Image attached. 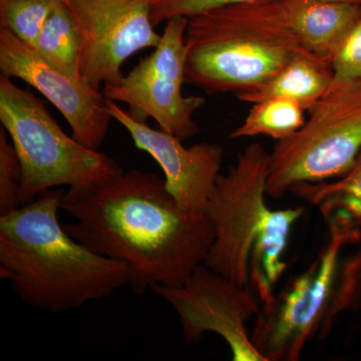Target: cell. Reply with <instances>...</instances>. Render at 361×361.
<instances>
[{"label":"cell","mask_w":361,"mask_h":361,"mask_svg":"<svg viewBox=\"0 0 361 361\" xmlns=\"http://www.w3.org/2000/svg\"><path fill=\"white\" fill-rule=\"evenodd\" d=\"M256 0H149L154 25H160L173 16L192 18L219 7L246 4Z\"/></svg>","instance_id":"obj_21"},{"label":"cell","mask_w":361,"mask_h":361,"mask_svg":"<svg viewBox=\"0 0 361 361\" xmlns=\"http://www.w3.org/2000/svg\"><path fill=\"white\" fill-rule=\"evenodd\" d=\"M61 210L75 221L63 226L73 238L128 265L137 295L157 285L184 283L215 240L208 215L180 207L154 173L123 170L71 187Z\"/></svg>","instance_id":"obj_1"},{"label":"cell","mask_w":361,"mask_h":361,"mask_svg":"<svg viewBox=\"0 0 361 361\" xmlns=\"http://www.w3.org/2000/svg\"><path fill=\"white\" fill-rule=\"evenodd\" d=\"M287 25L304 47L330 63L348 30L361 18V6L322 0H277Z\"/></svg>","instance_id":"obj_13"},{"label":"cell","mask_w":361,"mask_h":361,"mask_svg":"<svg viewBox=\"0 0 361 361\" xmlns=\"http://www.w3.org/2000/svg\"><path fill=\"white\" fill-rule=\"evenodd\" d=\"M6 130L0 129V216L6 215L20 206L21 167L13 142Z\"/></svg>","instance_id":"obj_19"},{"label":"cell","mask_w":361,"mask_h":361,"mask_svg":"<svg viewBox=\"0 0 361 361\" xmlns=\"http://www.w3.org/2000/svg\"><path fill=\"white\" fill-rule=\"evenodd\" d=\"M33 49L54 68L73 77L82 78V35L66 2L56 1Z\"/></svg>","instance_id":"obj_16"},{"label":"cell","mask_w":361,"mask_h":361,"mask_svg":"<svg viewBox=\"0 0 361 361\" xmlns=\"http://www.w3.org/2000/svg\"><path fill=\"white\" fill-rule=\"evenodd\" d=\"M295 134L270 153L266 193L280 199L301 183L345 174L361 149V78H334Z\"/></svg>","instance_id":"obj_7"},{"label":"cell","mask_w":361,"mask_h":361,"mask_svg":"<svg viewBox=\"0 0 361 361\" xmlns=\"http://www.w3.org/2000/svg\"><path fill=\"white\" fill-rule=\"evenodd\" d=\"M61 1L68 2V0H61Z\"/></svg>","instance_id":"obj_23"},{"label":"cell","mask_w":361,"mask_h":361,"mask_svg":"<svg viewBox=\"0 0 361 361\" xmlns=\"http://www.w3.org/2000/svg\"><path fill=\"white\" fill-rule=\"evenodd\" d=\"M334 80L329 61L316 54H299L262 85L235 96L239 101L250 104L274 97L292 99L308 111L326 92Z\"/></svg>","instance_id":"obj_14"},{"label":"cell","mask_w":361,"mask_h":361,"mask_svg":"<svg viewBox=\"0 0 361 361\" xmlns=\"http://www.w3.org/2000/svg\"><path fill=\"white\" fill-rule=\"evenodd\" d=\"M0 71L39 92L63 115L73 137L87 148L99 149L113 121L103 90L47 63L33 47L6 27H0Z\"/></svg>","instance_id":"obj_11"},{"label":"cell","mask_w":361,"mask_h":361,"mask_svg":"<svg viewBox=\"0 0 361 361\" xmlns=\"http://www.w3.org/2000/svg\"><path fill=\"white\" fill-rule=\"evenodd\" d=\"M252 104L244 122L230 135L231 139L266 135L282 141L295 134L306 122L304 114L307 111L292 99L274 97Z\"/></svg>","instance_id":"obj_17"},{"label":"cell","mask_w":361,"mask_h":361,"mask_svg":"<svg viewBox=\"0 0 361 361\" xmlns=\"http://www.w3.org/2000/svg\"><path fill=\"white\" fill-rule=\"evenodd\" d=\"M58 0H0V23L21 42L35 47Z\"/></svg>","instance_id":"obj_18"},{"label":"cell","mask_w":361,"mask_h":361,"mask_svg":"<svg viewBox=\"0 0 361 361\" xmlns=\"http://www.w3.org/2000/svg\"><path fill=\"white\" fill-rule=\"evenodd\" d=\"M152 290L174 308L187 343L212 332L227 342L233 360L266 361L247 331V322L261 310L257 296L248 287L202 263L182 285H157Z\"/></svg>","instance_id":"obj_9"},{"label":"cell","mask_w":361,"mask_h":361,"mask_svg":"<svg viewBox=\"0 0 361 361\" xmlns=\"http://www.w3.org/2000/svg\"><path fill=\"white\" fill-rule=\"evenodd\" d=\"M189 18L173 16L166 20L161 40L149 56L142 59L116 84L104 85L106 99L129 106L130 115L146 122L153 118L159 129L182 142L198 134L193 116L206 103L205 97H186V30Z\"/></svg>","instance_id":"obj_8"},{"label":"cell","mask_w":361,"mask_h":361,"mask_svg":"<svg viewBox=\"0 0 361 361\" xmlns=\"http://www.w3.org/2000/svg\"><path fill=\"white\" fill-rule=\"evenodd\" d=\"M65 192L47 190L0 216V277L28 305L51 312L78 310L130 280L128 265L97 255L61 225Z\"/></svg>","instance_id":"obj_2"},{"label":"cell","mask_w":361,"mask_h":361,"mask_svg":"<svg viewBox=\"0 0 361 361\" xmlns=\"http://www.w3.org/2000/svg\"><path fill=\"white\" fill-rule=\"evenodd\" d=\"M113 120L129 133L135 146L146 152L159 164L165 175L169 192L180 207L191 212H204L221 173L224 151L213 142L185 147L175 135L139 122L106 99Z\"/></svg>","instance_id":"obj_12"},{"label":"cell","mask_w":361,"mask_h":361,"mask_svg":"<svg viewBox=\"0 0 361 361\" xmlns=\"http://www.w3.org/2000/svg\"><path fill=\"white\" fill-rule=\"evenodd\" d=\"M0 122L20 163V206L47 190L80 186L123 171L111 157L66 135L40 99L4 75Z\"/></svg>","instance_id":"obj_6"},{"label":"cell","mask_w":361,"mask_h":361,"mask_svg":"<svg viewBox=\"0 0 361 361\" xmlns=\"http://www.w3.org/2000/svg\"><path fill=\"white\" fill-rule=\"evenodd\" d=\"M270 153L253 142L220 174L204 212L215 229L204 264L248 287L264 304L287 268L285 252L303 207L273 210L266 201Z\"/></svg>","instance_id":"obj_3"},{"label":"cell","mask_w":361,"mask_h":361,"mask_svg":"<svg viewBox=\"0 0 361 361\" xmlns=\"http://www.w3.org/2000/svg\"><path fill=\"white\" fill-rule=\"evenodd\" d=\"M290 192L317 207L329 230L360 231L361 226V149L345 174L334 180L301 183Z\"/></svg>","instance_id":"obj_15"},{"label":"cell","mask_w":361,"mask_h":361,"mask_svg":"<svg viewBox=\"0 0 361 361\" xmlns=\"http://www.w3.org/2000/svg\"><path fill=\"white\" fill-rule=\"evenodd\" d=\"M314 262L264 304L251 334L266 361H297L304 348L329 336L334 320L361 303V252L342 259L360 231L329 230Z\"/></svg>","instance_id":"obj_5"},{"label":"cell","mask_w":361,"mask_h":361,"mask_svg":"<svg viewBox=\"0 0 361 361\" xmlns=\"http://www.w3.org/2000/svg\"><path fill=\"white\" fill-rule=\"evenodd\" d=\"M82 35L80 75L94 89L116 84L122 66L137 51L155 49L149 0H68Z\"/></svg>","instance_id":"obj_10"},{"label":"cell","mask_w":361,"mask_h":361,"mask_svg":"<svg viewBox=\"0 0 361 361\" xmlns=\"http://www.w3.org/2000/svg\"><path fill=\"white\" fill-rule=\"evenodd\" d=\"M330 66L336 80L361 78V18L339 42L330 59Z\"/></svg>","instance_id":"obj_20"},{"label":"cell","mask_w":361,"mask_h":361,"mask_svg":"<svg viewBox=\"0 0 361 361\" xmlns=\"http://www.w3.org/2000/svg\"><path fill=\"white\" fill-rule=\"evenodd\" d=\"M322 1L331 2L336 4H346V6H361V0H322Z\"/></svg>","instance_id":"obj_22"},{"label":"cell","mask_w":361,"mask_h":361,"mask_svg":"<svg viewBox=\"0 0 361 361\" xmlns=\"http://www.w3.org/2000/svg\"><path fill=\"white\" fill-rule=\"evenodd\" d=\"M186 45V84L208 94L254 89L299 54H314L292 32L276 0L223 6L192 16Z\"/></svg>","instance_id":"obj_4"}]
</instances>
